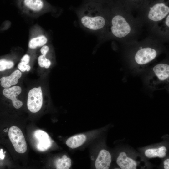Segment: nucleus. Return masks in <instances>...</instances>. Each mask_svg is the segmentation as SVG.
<instances>
[{
    "label": "nucleus",
    "instance_id": "nucleus-20",
    "mask_svg": "<svg viewBox=\"0 0 169 169\" xmlns=\"http://www.w3.org/2000/svg\"><path fill=\"white\" fill-rule=\"evenodd\" d=\"M18 69L22 72H24L27 71H29L31 69L30 65H27L23 62H20L18 65Z\"/></svg>",
    "mask_w": 169,
    "mask_h": 169
},
{
    "label": "nucleus",
    "instance_id": "nucleus-4",
    "mask_svg": "<svg viewBox=\"0 0 169 169\" xmlns=\"http://www.w3.org/2000/svg\"><path fill=\"white\" fill-rule=\"evenodd\" d=\"M111 31L116 37L121 38L127 35L130 32L131 28L125 18L122 16L117 15L112 18Z\"/></svg>",
    "mask_w": 169,
    "mask_h": 169
},
{
    "label": "nucleus",
    "instance_id": "nucleus-18",
    "mask_svg": "<svg viewBox=\"0 0 169 169\" xmlns=\"http://www.w3.org/2000/svg\"><path fill=\"white\" fill-rule=\"evenodd\" d=\"M14 65L12 61L4 58L0 59V73H3L12 68Z\"/></svg>",
    "mask_w": 169,
    "mask_h": 169
},
{
    "label": "nucleus",
    "instance_id": "nucleus-13",
    "mask_svg": "<svg viewBox=\"0 0 169 169\" xmlns=\"http://www.w3.org/2000/svg\"><path fill=\"white\" fill-rule=\"evenodd\" d=\"M86 138L84 134L76 135L69 138L66 141V144L69 148H76L82 145L86 141Z\"/></svg>",
    "mask_w": 169,
    "mask_h": 169
},
{
    "label": "nucleus",
    "instance_id": "nucleus-6",
    "mask_svg": "<svg viewBox=\"0 0 169 169\" xmlns=\"http://www.w3.org/2000/svg\"><path fill=\"white\" fill-rule=\"evenodd\" d=\"M169 8L163 3L154 5L149 11L148 17L154 21H158L163 19L169 13Z\"/></svg>",
    "mask_w": 169,
    "mask_h": 169
},
{
    "label": "nucleus",
    "instance_id": "nucleus-25",
    "mask_svg": "<svg viewBox=\"0 0 169 169\" xmlns=\"http://www.w3.org/2000/svg\"><path fill=\"white\" fill-rule=\"evenodd\" d=\"M169 15H168V16H167L166 19V21H165L166 24L167 25V26H168V27H169Z\"/></svg>",
    "mask_w": 169,
    "mask_h": 169
},
{
    "label": "nucleus",
    "instance_id": "nucleus-24",
    "mask_svg": "<svg viewBox=\"0 0 169 169\" xmlns=\"http://www.w3.org/2000/svg\"><path fill=\"white\" fill-rule=\"evenodd\" d=\"M164 168L165 169H169V159L166 160L164 162Z\"/></svg>",
    "mask_w": 169,
    "mask_h": 169
},
{
    "label": "nucleus",
    "instance_id": "nucleus-9",
    "mask_svg": "<svg viewBox=\"0 0 169 169\" xmlns=\"http://www.w3.org/2000/svg\"><path fill=\"white\" fill-rule=\"evenodd\" d=\"M22 74L18 70L13 72L9 75L0 77V86L3 88H7L16 84L21 77Z\"/></svg>",
    "mask_w": 169,
    "mask_h": 169
},
{
    "label": "nucleus",
    "instance_id": "nucleus-1",
    "mask_svg": "<svg viewBox=\"0 0 169 169\" xmlns=\"http://www.w3.org/2000/svg\"><path fill=\"white\" fill-rule=\"evenodd\" d=\"M80 21L83 26L92 31L102 28L105 22V18L102 16L94 14L92 10L86 11L81 16Z\"/></svg>",
    "mask_w": 169,
    "mask_h": 169
},
{
    "label": "nucleus",
    "instance_id": "nucleus-5",
    "mask_svg": "<svg viewBox=\"0 0 169 169\" xmlns=\"http://www.w3.org/2000/svg\"><path fill=\"white\" fill-rule=\"evenodd\" d=\"M22 92L21 87L18 86H14L7 88H3L0 91V96L3 98L10 100L12 101L13 106L18 109L23 105L22 101L17 98Z\"/></svg>",
    "mask_w": 169,
    "mask_h": 169
},
{
    "label": "nucleus",
    "instance_id": "nucleus-2",
    "mask_svg": "<svg viewBox=\"0 0 169 169\" xmlns=\"http://www.w3.org/2000/svg\"><path fill=\"white\" fill-rule=\"evenodd\" d=\"M8 136L16 152L25 153L27 150L26 140L21 130L15 126H11L8 131Z\"/></svg>",
    "mask_w": 169,
    "mask_h": 169
},
{
    "label": "nucleus",
    "instance_id": "nucleus-11",
    "mask_svg": "<svg viewBox=\"0 0 169 169\" xmlns=\"http://www.w3.org/2000/svg\"><path fill=\"white\" fill-rule=\"evenodd\" d=\"M116 162L122 169H135L137 166L136 162L133 159L127 156L124 152H121L118 157Z\"/></svg>",
    "mask_w": 169,
    "mask_h": 169
},
{
    "label": "nucleus",
    "instance_id": "nucleus-3",
    "mask_svg": "<svg viewBox=\"0 0 169 169\" xmlns=\"http://www.w3.org/2000/svg\"><path fill=\"white\" fill-rule=\"evenodd\" d=\"M43 103V95L41 86L30 89L28 94L27 106L31 112H38L41 108Z\"/></svg>",
    "mask_w": 169,
    "mask_h": 169
},
{
    "label": "nucleus",
    "instance_id": "nucleus-22",
    "mask_svg": "<svg viewBox=\"0 0 169 169\" xmlns=\"http://www.w3.org/2000/svg\"><path fill=\"white\" fill-rule=\"evenodd\" d=\"M30 60V57L27 54H26L21 58V61L27 64L29 63Z\"/></svg>",
    "mask_w": 169,
    "mask_h": 169
},
{
    "label": "nucleus",
    "instance_id": "nucleus-10",
    "mask_svg": "<svg viewBox=\"0 0 169 169\" xmlns=\"http://www.w3.org/2000/svg\"><path fill=\"white\" fill-rule=\"evenodd\" d=\"M111 162L110 153L105 149L99 152L95 162V166L97 169H108Z\"/></svg>",
    "mask_w": 169,
    "mask_h": 169
},
{
    "label": "nucleus",
    "instance_id": "nucleus-7",
    "mask_svg": "<svg viewBox=\"0 0 169 169\" xmlns=\"http://www.w3.org/2000/svg\"><path fill=\"white\" fill-rule=\"evenodd\" d=\"M157 55L156 51L149 47L142 48L136 53L135 60L139 64H146L154 59Z\"/></svg>",
    "mask_w": 169,
    "mask_h": 169
},
{
    "label": "nucleus",
    "instance_id": "nucleus-12",
    "mask_svg": "<svg viewBox=\"0 0 169 169\" xmlns=\"http://www.w3.org/2000/svg\"><path fill=\"white\" fill-rule=\"evenodd\" d=\"M153 70L160 80H164L169 78V66L168 64H159L155 66Z\"/></svg>",
    "mask_w": 169,
    "mask_h": 169
},
{
    "label": "nucleus",
    "instance_id": "nucleus-15",
    "mask_svg": "<svg viewBox=\"0 0 169 169\" xmlns=\"http://www.w3.org/2000/svg\"><path fill=\"white\" fill-rule=\"evenodd\" d=\"M166 149L164 146L157 149H149L145 152V156L148 158L158 157L160 158L164 157L166 154Z\"/></svg>",
    "mask_w": 169,
    "mask_h": 169
},
{
    "label": "nucleus",
    "instance_id": "nucleus-21",
    "mask_svg": "<svg viewBox=\"0 0 169 169\" xmlns=\"http://www.w3.org/2000/svg\"><path fill=\"white\" fill-rule=\"evenodd\" d=\"M49 49V48L48 46L44 45L41 48L40 52L42 55L46 56Z\"/></svg>",
    "mask_w": 169,
    "mask_h": 169
},
{
    "label": "nucleus",
    "instance_id": "nucleus-8",
    "mask_svg": "<svg viewBox=\"0 0 169 169\" xmlns=\"http://www.w3.org/2000/svg\"><path fill=\"white\" fill-rule=\"evenodd\" d=\"M34 136L37 140V147L39 151H46L51 146V140L45 131L42 130H37L34 132Z\"/></svg>",
    "mask_w": 169,
    "mask_h": 169
},
{
    "label": "nucleus",
    "instance_id": "nucleus-14",
    "mask_svg": "<svg viewBox=\"0 0 169 169\" xmlns=\"http://www.w3.org/2000/svg\"><path fill=\"white\" fill-rule=\"evenodd\" d=\"M23 6L34 11H38L44 7V3L43 0H22Z\"/></svg>",
    "mask_w": 169,
    "mask_h": 169
},
{
    "label": "nucleus",
    "instance_id": "nucleus-16",
    "mask_svg": "<svg viewBox=\"0 0 169 169\" xmlns=\"http://www.w3.org/2000/svg\"><path fill=\"white\" fill-rule=\"evenodd\" d=\"M47 41V38L45 36H40L31 39L29 42L28 46L31 49H35L44 45Z\"/></svg>",
    "mask_w": 169,
    "mask_h": 169
},
{
    "label": "nucleus",
    "instance_id": "nucleus-17",
    "mask_svg": "<svg viewBox=\"0 0 169 169\" xmlns=\"http://www.w3.org/2000/svg\"><path fill=\"white\" fill-rule=\"evenodd\" d=\"M71 166V159L66 155H64L61 158L58 159L56 162L57 169H68Z\"/></svg>",
    "mask_w": 169,
    "mask_h": 169
},
{
    "label": "nucleus",
    "instance_id": "nucleus-23",
    "mask_svg": "<svg viewBox=\"0 0 169 169\" xmlns=\"http://www.w3.org/2000/svg\"><path fill=\"white\" fill-rule=\"evenodd\" d=\"M5 152L3 149H0V161H3L5 157Z\"/></svg>",
    "mask_w": 169,
    "mask_h": 169
},
{
    "label": "nucleus",
    "instance_id": "nucleus-19",
    "mask_svg": "<svg viewBox=\"0 0 169 169\" xmlns=\"http://www.w3.org/2000/svg\"><path fill=\"white\" fill-rule=\"evenodd\" d=\"M38 60V65L41 67H44L48 69L51 65V61L47 59L45 55H42L39 56Z\"/></svg>",
    "mask_w": 169,
    "mask_h": 169
}]
</instances>
